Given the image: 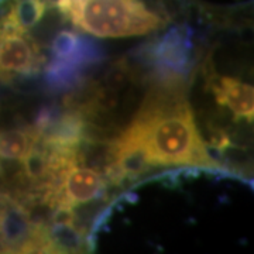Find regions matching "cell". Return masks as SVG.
<instances>
[{
  "label": "cell",
  "instance_id": "cell-7",
  "mask_svg": "<svg viewBox=\"0 0 254 254\" xmlns=\"http://www.w3.org/2000/svg\"><path fill=\"white\" fill-rule=\"evenodd\" d=\"M209 88L220 106L230 110L235 118L253 122L254 89L252 85L230 76H219L212 73L209 76Z\"/></svg>",
  "mask_w": 254,
  "mask_h": 254
},
{
  "label": "cell",
  "instance_id": "cell-9",
  "mask_svg": "<svg viewBox=\"0 0 254 254\" xmlns=\"http://www.w3.org/2000/svg\"><path fill=\"white\" fill-rule=\"evenodd\" d=\"M46 3L43 0H18L0 20L13 27L27 30L37 24L46 13Z\"/></svg>",
  "mask_w": 254,
  "mask_h": 254
},
{
  "label": "cell",
  "instance_id": "cell-6",
  "mask_svg": "<svg viewBox=\"0 0 254 254\" xmlns=\"http://www.w3.org/2000/svg\"><path fill=\"white\" fill-rule=\"evenodd\" d=\"M192 44L190 36L181 30H173L151 50V58L158 69V78H182L190 63Z\"/></svg>",
  "mask_w": 254,
  "mask_h": 254
},
{
  "label": "cell",
  "instance_id": "cell-8",
  "mask_svg": "<svg viewBox=\"0 0 254 254\" xmlns=\"http://www.w3.org/2000/svg\"><path fill=\"white\" fill-rule=\"evenodd\" d=\"M38 133L33 126L0 130V160L21 161L36 144Z\"/></svg>",
  "mask_w": 254,
  "mask_h": 254
},
{
  "label": "cell",
  "instance_id": "cell-3",
  "mask_svg": "<svg viewBox=\"0 0 254 254\" xmlns=\"http://www.w3.org/2000/svg\"><path fill=\"white\" fill-rule=\"evenodd\" d=\"M51 63L47 65V83L57 91L79 85L82 71L102 60V50L75 31H61L51 43Z\"/></svg>",
  "mask_w": 254,
  "mask_h": 254
},
{
  "label": "cell",
  "instance_id": "cell-2",
  "mask_svg": "<svg viewBox=\"0 0 254 254\" xmlns=\"http://www.w3.org/2000/svg\"><path fill=\"white\" fill-rule=\"evenodd\" d=\"M58 9L75 27L103 38L143 36L165 26L141 0H58Z\"/></svg>",
  "mask_w": 254,
  "mask_h": 254
},
{
  "label": "cell",
  "instance_id": "cell-5",
  "mask_svg": "<svg viewBox=\"0 0 254 254\" xmlns=\"http://www.w3.org/2000/svg\"><path fill=\"white\" fill-rule=\"evenodd\" d=\"M106 192L103 174L79 163L69 164L50 193H44L55 206L72 208L102 199Z\"/></svg>",
  "mask_w": 254,
  "mask_h": 254
},
{
  "label": "cell",
  "instance_id": "cell-4",
  "mask_svg": "<svg viewBox=\"0 0 254 254\" xmlns=\"http://www.w3.org/2000/svg\"><path fill=\"white\" fill-rule=\"evenodd\" d=\"M44 65L46 57L27 30L0 20V79L9 82L17 75H33Z\"/></svg>",
  "mask_w": 254,
  "mask_h": 254
},
{
  "label": "cell",
  "instance_id": "cell-1",
  "mask_svg": "<svg viewBox=\"0 0 254 254\" xmlns=\"http://www.w3.org/2000/svg\"><path fill=\"white\" fill-rule=\"evenodd\" d=\"M113 143L118 151L138 153L150 167L222 170L200 136L182 78H157L133 122Z\"/></svg>",
  "mask_w": 254,
  "mask_h": 254
}]
</instances>
